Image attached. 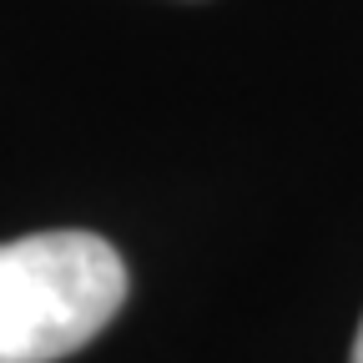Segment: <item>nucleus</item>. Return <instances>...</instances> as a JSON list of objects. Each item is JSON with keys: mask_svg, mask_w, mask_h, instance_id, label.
<instances>
[{"mask_svg": "<svg viewBox=\"0 0 363 363\" xmlns=\"http://www.w3.org/2000/svg\"><path fill=\"white\" fill-rule=\"evenodd\" d=\"M353 363H363V323H358V338H353Z\"/></svg>", "mask_w": 363, "mask_h": 363, "instance_id": "nucleus-2", "label": "nucleus"}, {"mask_svg": "<svg viewBox=\"0 0 363 363\" xmlns=\"http://www.w3.org/2000/svg\"><path fill=\"white\" fill-rule=\"evenodd\" d=\"M126 303V262L96 233L0 242V363H56Z\"/></svg>", "mask_w": 363, "mask_h": 363, "instance_id": "nucleus-1", "label": "nucleus"}]
</instances>
